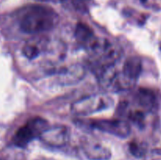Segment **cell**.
<instances>
[{
	"label": "cell",
	"instance_id": "9a60e30c",
	"mask_svg": "<svg viewBox=\"0 0 161 160\" xmlns=\"http://www.w3.org/2000/svg\"><path fill=\"white\" fill-rule=\"evenodd\" d=\"M71 1L74 7L80 12H86L91 3V0H71Z\"/></svg>",
	"mask_w": 161,
	"mask_h": 160
},
{
	"label": "cell",
	"instance_id": "2e32d148",
	"mask_svg": "<svg viewBox=\"0 0 161 160\" xmlns=\"http://www.w3.org/2000/svg\"><path fill=\"white\" fill-rule=\"evenodd\" d=\"M145 160H161V154L157 152H153L150 155L146 156Z\"/></svg>",
	"mask_w": 161,
	"mask_h": 160
},
{
	"label": "cell",
	"instance_id": "ba28073f",
	"mask_svg": "<svg viewBox=\"0 0 161 160\" xmlns=\"http://www.w3.org/2000/svg\"><path fill=\"white\" fill-rule=\"evenodd\" d=\"M70 138V130L64 125H56L49 126L39 139L47 145L53 147H61L66 145Z\"/></svg>",
	"mask_w": 161,
	"mask_h": 160
},
{
	"label": "cell",
	"instance_id": "30bf717a",
	"mask_svg": "<svg viewBox=\"0 0 161 160\" xmlns=\"http://www.w3.org/2000/svg\"><path fill=\"white\" fill-rule=\"evenodd\" d=\"M97 36L95 35L92 28L84 23H78L75 26V38L77 42L84 49L87 50L92 45Z\"/></svg>",
	"mask_w": 161,
	"mask_h": 160
},
{
	"label": "cell",
	"instance_id": "ac0fdd59",
	"mask_svg": "<svg viewBox=\"0 0 161 160\" xmlns=\"http://www.w3.org/2000/svg\"><path fill=\"white\" fill-rule=\"evenodd\" d=\"M0 160H6V159H5L4 157H3V154H1V155H0Z\"/></svg>",
	"mask_w": 161,
	"mask_h": 160
},
{
	"label": "cell",
	"instance_id": "7a4b0ae2",
	"mask_svg": "<svg viewBox=\"0 0 161 160\" xmlns=\"http://www.w3.org/2000/svg\"><path fill=\"white\" fill-rule=\"evenodd\" d=\"M86 52L99 68L118 62L121 56L119 47L104 37H97Z\"/></svg>",
	"mask_w": 161,
	"mask_h": 160
},
{
	"label": "cell",
	"instance_id": "d6986e66",
	"mask_svg": "<svg viewBox=\"0 0 161 160\" xmlns=\"http://www.w3.org/2000/svg\"><path fill=\"white\" fill-rule=\"evenodd\" d=\"M39 160H53V159H51V158H40V159H39Z\"/></svg>",
	"mask_w": 161,
	"mask_h": 160
},
{
	"label": "cell",
	"instance_id": "7c38bea8",
	"mask_svg": "<svg viewBox=\"0 0 161 160\" xmlns=\"http://www.w3.org/2000/svg\"><path fill=\"white\" fill-rule=\"evenodd\" d=\"M43 42H45L44 39L41 41L39 39H35L34 41L27 42L22 50L24 56L29 60L36 59L43 51Z\"/></svg>",
	"mask_w": 161,
	"mask_h": 160
},
{
	"label": "cell",
	"instance_id": "9c48e42d",
	"mask_svg": "<svg viewBox=\"0 0 161 160\" xmlns=\"http://www.w3.org/2000/svg\"><path fill=\"white\" fill-rule=\"evenodd\" d=\"M57 75L60 84L72 85L83 79L86 75V70L82 64H75L61 69Z\"/></svg>",
	"mask_w": 161,
	"mask_h": 160
},
{
	"label": "cell",
	"instance_id": "4fadbf2b",
	"mask_svg": "<svg viewBox=\"0 0 161 160\" xmlns=\"http://www.w3.org/2000/svg\"><path fill=\"white\" fill-rule=\"evenodd\" d=\"M145 111L141 110H134L129 111L128 119L130 122L139 128H142L145 124Z\"/></svg>",
	"mask_w": 161,
	"mask_h": 160
},
{
	"label": "cell",
	"instance_id": "5b68a950",
	"mask_svg": "<svg viewBox=\"0 0 161 160\" xmlns=\"http://www.w3.org/2000/svg\"><path fill=\"white\" fill-rule=\"evenodd\" d=\"M89 125L99 131L113 135L120 138H126L130 134L131 129L127 121L122 119H92Z\"/></svg>",
	"mask_w": 161,
	"mask_h": 160
},
{
	"label": "cell",
	"instance_id": "277c9868",
	"mask_svg": "<svg viewBox=\"0 0 161 160\" xmlns=\"http://www.w3.org/2000/svg\"><path fill=\"white\" fill-rule=\"evenodd\" d=\"M49 126L48 122L43 118H31L17 130L13 137V143L16 147L23 148L34 139L40 137Z\"/></svg>",
	"mask_w": 161,
	"mask_h": 160
},
{
	"label": "cell",
	"instance_id": "6da1fadb",
	"mask_svg": "<svg viewBox=\"0 0 161 160\" xmlns=\"http://www.w3.org/2000/svg\"><path fill=\"white\" fill-rule=\"evenodd\" d=\"M59 16L51 8L40 5L25 7L19 17V27L27 34H40L54 28Z\"/></svg>",
	"mask_w": 161,
	"mask_h": 160
},
{
	"label": "cell",
	"instance_id": "5bb4252c",
	"mask_svg": "<svg viewBox=\"0 0 161 160\" xmlns=\"http://www.w3.org/2000/svg\"><path fill=\"white\" fill-rule=\"evenodd\" d=\"M129 150L130 153L135 157L141 158L146 154V148L141 143L138 141H132L129 144Z\"/></svg>",
	"mask_w": 161,
	"mask_h": 160
},
{
	"label": "cell",
	"instance_id": "8fae6325",
	"mask_svg": "<svg viewBox=\"0 0 161 160\" xmlns=\"http://www.w3.org/2000/svg\"><path fill=\"white\" fill-rule=\"evenodd\" d=\"M135 100L144 111H150L155 107V96L152 91L146 88H139L137 90L135 94Z\"/></svg>",
	"mask_w": 161,
	"mask_h": 160
},
{
	"label": "cell",
	"instance_id": "52a82bcc",
	"mask_svg": "<svg viewBox=\"0 0 161 160\" xmlns=\"http://www.w3.org/2000/svg\"><path fill=\"white\" fill-rule=\"evenodd\" d=\"M142 70V61L138 56H130L126 59L120 69V76L125 90L136 84Z\"/></svg>",
	"mask_w": 161,
	"mask_h": 160
},
{
	"label": "cell",
	"instance_id": "3957f363",
	"mask_svg": "<svg viewBox=\"0 0 161 160\" xmlns=\"http://www.w3.org/2000/svg\"><path fill=\"white\" fill-rule=\"evenodd\" d=\"M113 103V99L108 94H92L73 102L71 105V111L78 116L90 115L111 108Z\"/></svg>",
	"mask_w": 161,
	"mask_h": 160
},
{
	"label": "cell",
	"instance_id": "8992f818",
	"mask_svg": "<svg viewBox=\"0 0 161 160\" xmlns=\"http://www.w3.org/2000/svg\"><path fill=\"white\" fill-rule=\"evenodd\" d=\"M80 147L89 160H109L112 152L97 138L86 135L80 138Z\"/></svg>",
	"mask_w": 161,
	"mask_h": 160
},
{
	"label": "cell",
	"instance_id": "e0dca14e",
	"mask_svg": "<svg viewBox=\"0 0 161 160\" xmlns=\"http://www.w3.org/2000/svg\"><path fill=\"white\" fill-rule=\"evenodd\" d=\"M36 2H43V3H62L64 0H34Z\"/></svg>",
	"mask_w": 161,
	"mask_h": 160
}]
</instances>
